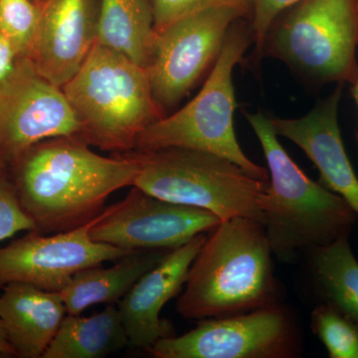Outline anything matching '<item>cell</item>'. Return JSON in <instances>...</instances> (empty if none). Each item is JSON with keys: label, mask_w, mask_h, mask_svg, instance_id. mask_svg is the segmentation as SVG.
Instances as JSON below:
<instances>
[{"label": "cell", "mask_w": 358, "mask_h": 358, "mask_svg": "<svg viewBox=\"0 0 358 358\" xmlns=\"http://www.w3.org/2000/svg\"><path fill=\"white\" fill-rule=\"evenodd\" d=\"M68 136L35 143L6 166L23 210L41 234L66 232L98 217L113 193L134 186L129 152L103 157Z\"/></svg>", "instance_id": "6da1fadb"}, {"label": "cell", "mask_w": 358, "mask_h": 358, "mask_svg": "<svg viewBox=\"0 0 358 358\" xmlns=\"http://www.w3.org/2000/svg\"><path fill=\"white\" fill-rule=\"evenodd\" d=\"M273 255L262 223L242 216L221 221L190 266L178 313L202 320L280 303Z\"/></svg>", "instance_id": "7a4b0ae2"}, {"label": "cell", "mask_w": 358, "mask_h": 358, "mask_svg": "<svg viewBox=\"0 0 358 358\" xmlns=\"http://www.w3.org/2000/svg\"><path fill=\"white\" fill-rule=\"evenodd\" d=\"M244 115L267 160L268 185L261 209L273 254L288 261L348 236L357 217L350 205L301 171L278 140L270 115Z\"/></svg>", "instance_id": "3957f363"}, {"label": "cell", "mask_w": 358, "mask_h": 358, "mask_svg": "<svg viewBox=\"0 0 358 358\" xmlns=\"http://www.w3.org/2000/svg\"><path fill=\"white\" fill-rule=\"evenodd\" d=\"M62 90L79 122V140L105 152L134 150L138 136L164 117L147 70L98 42Z\"/></svg>", "instance_id": "277c9868"}, {"label": "cell", "mask_w": 358, "mask_h": 358, "mask_svg": "<svg viewBox=\"0 0 358 358\" xmlns=\"http://www.w3.org/2000/svg\"><path fill=\"white\" fill-rule=\"evenodd\" d=\"M246 18L230 28L217 62L203 87L185 107L148 127L136 138L134 150L183 148L220 155L260 180L268 181V171L249 159L238 143L234 114L238 107L233 72L244 63L253 45Z\"/></svg>", "instance_id": "5b68a950"}, {"label": "cell", "mask_w": 358, "mask_h": 358, "mask_svg": "<svg viewBox=\"0 0 358 358\" xmlns=\"http://www.w3.org/2000/svg\"><path fill=\"white\" fill-rule=\"evenodd\" d=\"M358 0H300L268 27L261 61L286 65L310 88L358 79Z\"/></svg>", "instance_id": "8992f818"}, {"label": "cell", "mask_w": 358, "mask_h": 358, "mask_svg": "<svg viewBox=\"0 0 358 358\" xmlns=\"http://www.w3.org/2000/svg\"><path fill=\"white\" fill-rule=\"evenodd\" d=\"M138 164L134 186L173 203L210 211L221 221L238 217L262 223L260 180L220 155L183 148L128 152Z\"/></svg>", "instance_id": "52a82bcc"}, {"label": "cell", "mask_w": 358, "mask_h": 358, "mask_svg": "<svg viewBox=\"0 0 358 358\" xmlns=\"http://www.w3.org/2000/svg\"><path fill=\"white\" fill-rule=\"evenodd\" d=\"M251 11L211 7L185 16L155 32L147 69L152 96L164 117L174 112L217 62L232 25Z\"/></svg>", "instance_id": "ba28073f"}, {"label": "cell", "mask_w": 358, "mask_h": 358, "mask_svg": "<svg viewBox=\"0 0 358 358\" xmlns=\"http://www.w3.org/2000/svg\"><path fill=\"white\" fill-rule=\"evenodd\" d=\"M300 350L294 315L275 303L200 320L188 333L160 339L145 352L155 358H292Z\"/></svg>", "instance_id": "9c48e42d"}, {"label": "cell", "mask_w": 358, "mask_h": 358, "mask_svg": "<svg viewBox=\"0 0 358 358\" xmlns=\"http://www.w3.org/2000/svg\"><path fill=\"white\" fill-rule=\"evenodd\" d=\"M131 187L122 201L103 209L96 218L90 229L92 240L129 251H169L210 232L221 222L210 211L166 201Z\"/></svg>", "instance_id": "30bf717a"}, {"label": "cell", "mask_w": 358, "mask_h": 358, "mask_svg": "<svg viewBox=\"0 0 358 358\" xmlns=\"http://www.w3.org/2000/svg\"><path fill=\"white\" fill-rule=\"evenodd\" d=\"M79 134L62 88L42 76L29 58H17L0 89V157L6 166L39 141Z\"/></svg>", "instance_id": "8fae6325"}, {"label": "cell", "mask_w": 358, "mask_h": 358, "mask_svg": "<svg viewBox=\"0 0 358 358\" xmlns=\"http://www.w3.org/2000/svg\"><path fill=\"white\" fill-rule=\"evenodd\" d=\"M95 220L54 234L28 231L0 248V289L20 282L45 291L61 292L79 271L134 252L92 240L90 229Z\"/></svg>", "instance_id": "7c38bea8"}, {"label": "cell", "mask_w": 358, "mask_h": 358, "mask_svg": "<svg viewBox=\"0 0 358 358\" xmlns=\"http://www.w3.org/2000/svg\"><path fill=\"white\" fill-rule=\"evenodd\" d=\"M40 4L29 59L42 76L62 88L96 43L101 0H44Z\"/></svg>", "instance_id": "4fadbf2b"}, {"label": "cell", "mask_w": 358, "mask_h": 358, "mask_svg": "<svg viewBox=\"0 0 358 358\" xmlns=\"http://www.w3.org/2000/svg\"><path fill=\"white\" fill-rule=\"evenodd\" d=\"M345 85L336 89L300 117H271L277 136L288 138L305 152L320 173V181L339 195L358 217V178L341 136L338 109Z\"/></svg>", "instance_id": "5bb4252c"}, {"label": "cell", "mask_w": 358, "mask_h": 358, "mask_svg": "<svg viewBox=\"0 0 358 358\" xmlns=\"http://www.w3.org/2000/svg\"><path fill=\"white\" fill-rule=\"evenodd\" d=\"M206 237L207 233H202L182 246L169 250L117 303L129 348L145 352L160 339L174 336L173 324L160 319V313L181 293L190 266Z\"/></svg>", "instance_id": "9a60e30c"}, {"label": "cell", "mask_w": 358, "mask_h": 358, "mask_svg": "<svg viewBox=\"0 0 358 358\" xmlns=\"http://www.w3.org/2000/svg\"><path fill=\"white\" fill-rule=\"evenodd\" d=\"M0 294V320L16 357L43 358L68 315L60 292L10 282Z\"/></svg>", "instance_id": "2e32d148"}, {"label": "cell", "mask_w": 358, "mask_h": 358, "mask_svg": "<svg viewBox=\"0 0 358 358\" xmlns=\"http://www.w3.org/2000/svg\"><path fill=\"white\" fill-rule=\"evenodd\" d=\"M167 252L140 250L117 259L112 267L103 268L101 264L79 271L60 292L68 315H81L98 303H119Z\"/></svg>", "instance_id": "e0dca14e"}, {"label": "cell", "mask_w": 358, "mask_h": 358, "mask_svg": "<svg viewBox=\"0 0 358 358\" xmlns=\"http://www.w3.org/2000/svg\"><path fill=\"white\" fill-rule=\"evenodd\" d=\"M155 35L152 0H101L99 44L147 69Z\"/></svg>", "instance_id": "ac0fdd59"}, {"label": "cell", "mask_w": 358, "mask_h": 358, "mask_svg": "<svg viewBox=\"0 0 358 358\" xmlns=\"http://www.w3.org/2000/svg\"><path fill=\"white\" fill-rule=\"evenodd\" d=\"M129 348L119 308L110 303L90 317L67 315L43 358H103Z\"/></svg>", "instance_id": "d6986e66"}, {"label": "cell", "mask_w": 358, "mask_h": 358, "mask_svg": "<svg viewBox=\"0 0 358 358\" xmlns=\"http://www.w3.org/2000/svg\"><path fill=\"white\" fill-rule=\"evenodd\" d=\"M308 252L313 282L322 301L358 327V262L348 236Z\"/></svg>", "instance_id": "ffe728a7"}, {"label": "cell", "mask_w": 358, "mask_h": 358, "mask_svg": "<svg viewBox=\"0 0 358 358\" xmlns=\"http://www.w3.org/2000/svg\"><path fill=\"white\" fill-rule=\"evenodd\" d=\"M310 324L331 358H358V327L329 303L313 308Z\"/></svg>", "instance_id": "44dd1931"}, {"label": "cell", "mask_w": 358, "mask_h": 358, "mask_svg": "<svg viewBox=\"0 0 358 358\" xmlns=\"http://www.w3.org/2000/svg\"><path fill=\"white\" fill-rule=\"evenodd\" d=\"M41 15V4L32 0H0V32L17 58H29Z\"/></svg>", "instance_id": "7402d4cb"}, {"label": "cell", "mask_w": 358, "mask_h": 358, "mask_svg": "<svg viewBox=\"0 0 358 358\" xmlns=\"http://www.w3.org/2000/svg\"><path fill=\"white\" fill-rule=\"evenodd\" d=\"M34 223L23 210L6 166L0 169V242L22 231H34Z\"/></svg>", "instance_id": "603a6c76"}, {"label": "cell", "mask_w": 358, "mask_h": 358, "mask_svg": "<svg viewBox=\"0 0 358 358\" xmlns=\"http://www.w3.org/2000/svg\"><path fill=\"white\" fill-rule=\"evenodd\" d=\"M253 0H152L155 32L189 14L211 7L233 6L251 11Z\"/></svg>", "instance_id": "cb8c5ba5"}, {"label": "cell", "mask_w": 358, "mask_h": 358, "mask_svg": "<svg viewBox=\"0 0 358 358\" xmlns=\"http://www.w3.org/2000/svg\"><path fill=\"white\" fill-rule=\"evenodd\" d=\"M300 0H253L252 1L251 14H250V26L253 36V51L249 56L250 66L255 69L261 63V49L268 27L273 21L282 11L294 6Z\"/></svg>", "instance_id": "d4e9b609"}, {"label": "cell", "mask_w": 358, "mask_h": 358, "mask_svg": "<svg viewBox=\"0 0 358 358\" xmlns=\"http://www.w3.org/2000/svg\"><path fill=\"white\" fill-rule=\"evenodd\" d=\"M16 61L17 56L15 51L8 40L0 32V89L13 74L15 69Z\"/></svg>", "instance_id": "484cf974"}, {"label": "cell", "mask_w": 358, "mask_h": 358, "mask_svg": "<svg viewBox=\"0 0 358 358\" xmlns=\"http://www.w3.org/2000/svg\"><path fill=\"white\" fill-rule=\"evenodd\" d=\"M16 357L13 346L6 338V331L0 320V358Z\"/></svg>", "instance_id": "4316f807"}, {"label": "cell", "mask_w": 358, "mask_h": 358, "mask_svg": "<svg viewBox=\"0 0 358 358\" xmlns=\"http://www.w3.org/2000/svg\"><path fill=\"white\" fill-rule=\"evenodd\" d=\"M352 92L353 98H355V103H357V109H358V79L357 81L355 82V84L352 86ZM357 141H358V136H357Z\"/></svg>", "instance_id": "83f0119b"}, {"label": "cell", "mask_w": 358, "mask_h": 358, "mask_svg": "<svg viewBox=\"0 0 358 358\" xmlns=\"http://www.w3.org/2000/svg\"><path fill=\"white\" fill-rule=\"evenodd\" d=\"M4 166H6V164H4L3 160H2L1 157H0V169H1V167H4Z\"/></svg>", "instance_id": "f1b7e54d"}, {"label": "cell", "mask_w": 358, "mask_h": 358, "mask_svg": "<svg viewBox=\"0 0 358 358\" xmlns=\"http://www.w3.org/2000/svg\"><path fill=\"white\" fill-rule=\"evenodd\" d=\"M32 1L34 2V3L40 4L42 3V2L44 1V0H32Z\"/></svg>", "instance_id": "f546056e"}]
</instances>
